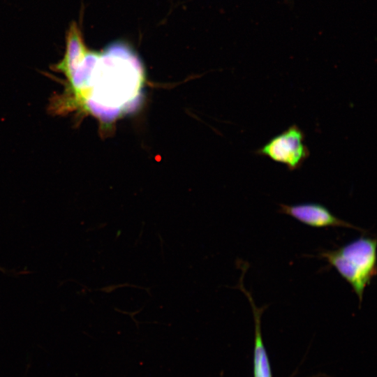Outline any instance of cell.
<instances>
[{"label": "cell", "instance_id": "obj_1", "mask_svg": "<svg viewBox=\"0 0 377 377\" xmlns=\"http://www.w3.org/2000/svg\"><path fill=\"white\" fill-rule=\"evenodd\" d=\"M319 256L334 267L352 287L362 303L366 288L376 275V239L362 235Z\"/></svg>", "mask_w": 377, "mask_h": 377}, {"label": "cell", "instance_id": "obj_2", "mask_svg": "<svg viewBox=\"0 0 377 377\" xmlns=\"http://www.w3.org/2000/svg\"><path fill=\"white\" fill-rule=\"evenodd\" d=\"M304 141L303 131L297 124H292L270 138L256 149L255 154L283 164L290 171H295L303 165L310 155Z\"/></svg>", "mask_w": 377, "mask_h": 377}, {"label": "cell", "instance_id": "obj_3", "mask_svg": "<svg viewBox=\"0 0 377 377\" xmlns=\"http://www.w3.org/2000/svg\"><path fill=\"white\" fill-rule=\"evenodd\" d=\"M279 212L314 228L343 227L364 232L362 228L338 218L327 207L317 202L282 203L279 204Z\"/></svg>", "mask_w": 377, "mask_h": 377}, {"label": "cell", "instance_id": "obj_4", "mask_svg": "<svg viewBox=\"0 0 377 377\" xmlns=\"http://www.w3.org/2000/svg\"><path fill=\"white\" fill-rule=\"evenodd\" d=\"M240 279L239 288L249 299L254 320L253 376V377H272L270 361L263 342L261 330V316L266 306L258 307L256 306L250 292L244 288L242 278Z\"/></svg>", "mask_w": 377, "mask_h": 377}]
</instances>
